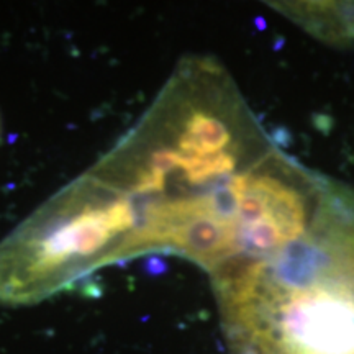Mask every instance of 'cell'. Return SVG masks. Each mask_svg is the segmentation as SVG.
<instances>
[{
    "mask_svg": "<svg viewBox=\"0 0 354 354\" xmlns=\"http://www.w3.org/2000/svg\"><path fill=\"white\" fill-rule=\"evenodd\" d=\"M0 131H2V127H0Z\"/></svg>",
    "mask_w": 354,
    "mask_h": 354,
    "instance_id": "7a4b0ae2",
    "label": "cell"
},
{
    "mask_svg": "<svg viewBox=\"0 0 354 354\" xmlns=\"http://www.w3.org/2000/svg\"><path fill=\"white\" fill-rule=\"evenodd\" d=\"M233 354H354V198L269 259L212 274Z\"/></svg>",
    "mask_w": 354,
    "mask_h": 354,
    "instance_id": "6da1fadb",
    "label": "cell"
}]
</instances>
